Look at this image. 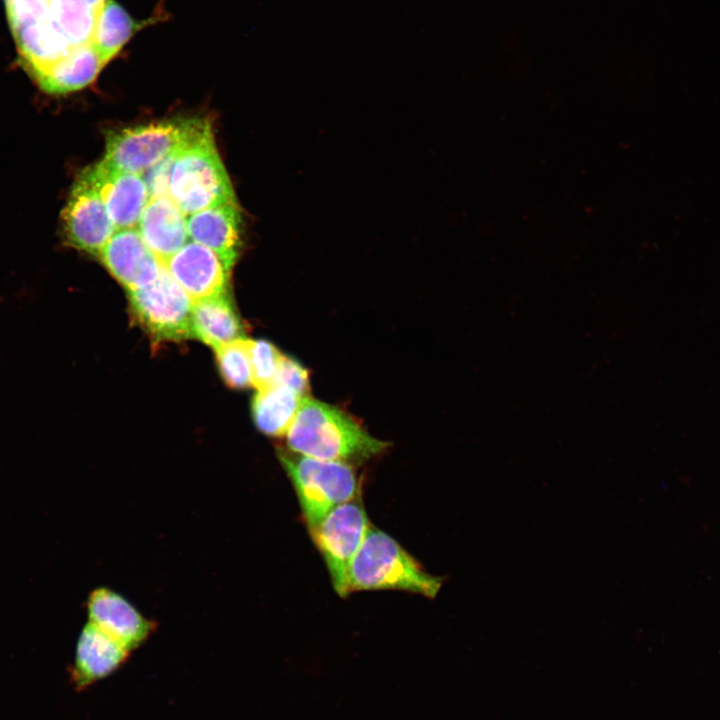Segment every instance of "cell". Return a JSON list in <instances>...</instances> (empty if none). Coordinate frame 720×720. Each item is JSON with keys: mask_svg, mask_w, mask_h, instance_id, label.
<instances>
[{"mask_svg": "<svg viewBox=\"0 0 720 720\" xmlns=\"http://www.w3.org/2000/svg\"><path fill=\"white\" fill-rule=\"evenodd\" d=\"M286 436L292 452L350 465L382 453L389 445L339 408L310 396L302 400Z\"/></svg>", "mask_w": 720, "mask_h": 720, "instance_id": "6da1fadb", "label": "cell"}, {"mask_svg": "<svg viewBox=\"0 0 720 720\" xmlns=\"http://www.w3.org/2000/svg\"><path fill=\"white\" fill-rule=\"evenodd\" d=\"M445 581L428 573L395 539L369 528L347 574L345 596L357 591L402 590L434 599Z\"/></svg>", "mask_w": 720, "mask_h": 720, "instance_id": "7a4b0ae2", "label": "cell"}, {"mask_svg": "<svg viewBox=\"0 0 720 720\" xmlns=\"http://www.w3.org/2000/svg\"><path fill=\"white\" fill-rule=\"evenodd\" d=\"M169 198L187 216L236 199L217 151L212 127L176 153L169 180Z\"/></svg>", "mask_w": 720, "mask_h": 720, "instance_id": "3957f363", "label": "cell"}, {"mask_svg": "<svg viewBox=\"0 0 720 720\" xmlns=\"http://www.w3.org/2000/svg\"><path fill=\"white\" fill-rule=\"evenodd\" d=\"M211 127L201 118H181L111 130L106 134L107 165L143 175Z\"/></svg>", "mask_w": 720, "mask_h": 720, "instance_id": "277c9868", "label": "cell"}, {"mask_svg": "<svg viewBox=\"0 0 720 720\" xmlns=\"http://www.w3.org/2000/svg\"><path fill=\"white\" fill-rule=\"evenodd\" d=\"M277 457L293 484L308 529L357 496L356 472L348 463L307 457L280 447Z\"/></svg>", "mask_w": 720, "mask_h": 720, "instance_id": "5b68a950", "label": "cell"}, {"mask_svg": "<svg viewBox=\"0 0 720 720\" xmlns=\"http://www.w3.org/2000/svg\"><path fill=\"white\" fill-rule=\"evenodd\" d=\"M136 322L157 341H180L193 337V300L163 267L150 285L128 291Z\"/></svg>", "mask_w": 720, "mask_h": 720, "instance_id": "8992f818", "label": "cell"}, {"mask_svg": "<svg viewBox=\"0 0 720 720\" xmlns=\"http://www.w3.org/2000/svg\"><path fill=\"white\" fill-rule=\"evenodd\" d=\"M370 523L359 498L345 502L309 529L330 574L335 591L345 597L349 567L360 549Z\"/></svg>", "mask_w": 720, "mask_h": 720, "instance_id": "52a82bcc", "label": "cell"}, {"mask_svg": "<svg viewBox=\"0 0 720 720\" xmlns=\"http://www.w3.org/2000/svg\"><path fill=\"white\" fill-rule=\"evenodd\" d=\"M97 189L80 173L62 213V231L72 247L98 257L116 231Z\"/></svg>", "mask_w": 720, "mask_h": 720, "instance_id": "ba28073f", "label": "cell"}, {"mask_svg": "<svg viewBox=\"0 0 720 720\" xmlns=\"http://www.w3.org/2000/svg\"><path fill=\"white\" fill-rule=\"evenodd\" d=\"M83 173L97 189L116 229L137 227L151 198L143 176L115 169L102 160Z\"/></svg>", "mask_w": 720, "mask_h": 720, "instance_id": "9c48e42d", "label": "cell"}, {"mask_svg": "<svg viewBox=\"0 0 720 720\" xmlns=\"http://www.w3.org/2000/svg\"><path fill=\"white\" fill-rule=\"evenodd\" d=\"M98 258L128 291L150 285L164 267L144 242L137 227L117 229Z\"/></svg>", "mask_w": 720, "mask_h": 720, "instance_id": "30bf717a", "label": "cell"}, {"mask_svg": "<svg viewBox=\"0 0 720 720\" xmlns=\"http://www.w3.org/2000/svg\"><path fill=\"white\" fill-rule=\"evenodd\" d=\"M164 266L193 302L227 294L230 270L199 243L188 241Z\"/></svg>", "mask_w": 720, "mask_h": 720, "instance_id": "8fae6325", "label": "cell"}, {"mask_svg": "<svg viewBox=\"0 0 720 720\" xmlns=\"http://www.w3.org/2000/svg\"><path fill=\"white\" fill-rule=\"evenodd\" d=\"M88 622L117 640L130 652L140 647L156 628V623L116 591L99 587L87 600Z\"/></svg>", "mask_w": 720, "mask_h": 720, "instance_id": "7c38bea8", "label": "cell"}, {"mask_svg": "<svg viewBox=\"0 0 720 720\" xmlns=\"http://www.w3.org/2000/svg\"><path fill=\"white\" fill-rule=\"evenodd\" d=\"M187 228L191 241L214 251L231 271L243 244V218L237 199L188 215Z\"/></svg>", "mask_w": 720, "mask_h": 720, "instance_id": "4fadbf2b", "label": "cell"}, {"mask_svg": "<svg viewBox=\"0 0 720 720\" xmlns=\"http://www.w3.org/2000/svg\"><path fill=\"white\" fill-rule=\"evenodd\" d=\"M130 651L117 640L87 623L77 640L70 671L72 686L83 691L116 672L128 659Z\"/></svg>", "mask_w": 720, "mask_h": 720, "instance_id": "5bb4252c", "label": "cell"}, {"mask_svg": "<svg viewBox=\"0 0 720 720\" xmlns=\"http://www.w3.org/2000/svg\"><path fill=\"white\" fill-rule=\"evenodd\" d=\"M137 228L163 264L189 241L187 215L169 197H151Z\"/></svg>", "mask_w": 720, "mask_h": 720, "instance_id": "9a60e30c", "label": "cell"}, {"mask_svg": "<svg viewBox=\"0 0 720 720\" xmlns=\"http://www.w3.org/2000/svg\"><path fill=\"white\" fill-rule=\"evenodd\" d=\"M105 66L92 43L76 46L32 78L48 94L74 92L91 84Z\"/></svg>", "mask_w": 720, "mask_h": 720, "instance_id": "2e32d148", "label": "cell"}, {"mask_svg": "<svg viewBox=\"0 0 720 720\" xmlns=\"http://www.w3.org/2000/svg\"><path fill=\"white\" fill-rule=\"evenodd\" d=\"M192 332L193 337L213 349L245 338L240 318L227 294L193 303Z\"/></svg>", "mask_w": 720, "mask_h": 720, "instance_id": "e0dca14e", "label": "cell"}, {"mask_svg": "<svg viewBox=\"0 0 720 720\" xmlns=\"http://www.w3.org/2000/svg\"><path fill=\"white\" fill-rule=\"evenodd\" d=\"M304 398L278 382L257 390L251 406L257 429L269 436L286 434Z\"/></svg>", "mask_w": 720, "mask_h": 720, "instance_id": "ac0fdd59", "label": "cell"}, {"mask_svg": "<svg viewBox=\"0 0 720 720\" xmlns=\"http://www.w3.org/2000/svg\"><path fill=\"white\" fill-rule=\"evenodd\" d=\"M142 26L115 0H106L96 15L91 43L106 65Z\"/></svg>", "mask_w": 720, "mask_h": 720, "instance_id": "d6986e66", "label": "cell"}, {"mask_svg": "<svg viewBox=\"0 0 720 720\" xmlns=\"http://www.w3.org/2000/svg\"><path fill=\"white\" fill-rule=\"evenodd\" d=\"M96 15L86 0H50L47 18L76 47L91 43Z\"/></svg>", "mask_w": 720, "mask_h": 720, "instance_id": "ffe728a7", "label": "cell"}, {"mask_svg": "<svg viewBox=\"0 0 720 720\" xmlns=\"http://www.w3.org/2000/svg\"><path fill=\"white\" fill-rule=\"evenodd\" d=\"M214 350L219 372L227 386L233 389L253 386L251 340L241 338Z\"/></svg>", "mask_w": 720, "mask_h": 720, "instance_id": "44dd1931", "label": "cell"}, {"mask_svg": "<svg viewBox=\"0 0 720 720\" xmlns=\"http://www.w3.org/2000/svg\"><path fill=\"white\" fill-rule=\"evenodd\" d=\"M283 354L266 340H251L253 386L257 390L271 386L276 381Z\"/></svg>", "mask_w": 720, "mask_h": 720, "instance_id": "7402d4cb", "label": "cell"}, {"mask_svg": "<svg viewBox=\"0 0 720 720\" xmlns=\"http://www.w3.org/2000/svg\"><path fill=\"white\" fill-rule=\"evenodd\" d=\"M12 34L47 18L50 0H3Z\"/></svg>", "mask_w": 720, "mask_h": 720, "instance_id": "603a6c76", "label": "cell"}, {"mask_svg": "<svg viewBox=\"0 0 720 720\" xmlns=\"http://www.w3.org/2000/svg\"><path fill=\"white\" fill-rule=\"evenodd\" d=\"M282 383L303 397L309 396L310 387L306 369L296 360L283 356L282 363L274 383Z\"/></svg>", "mask_w": 720, "mask_h": 720, "instance_id": "cb8c5ba5", "label": "cell"}, {"mask_svg": "<svg viewBox=\"0 0 720 720\" xmlns=\"http://www.w3.org/2000/svg\"><path fill=\"white\" fill-rule=\"evenodd\" d=\"M177 152L171 154L142 175L151 197H169L170 174Z\"/></svg>", "mask_w": 720, "mask_h": 720, "instance_id": "d4e9b609", "label": "cell"}, {"mask_svg": "<svg viewBox=\"0 0 720 720\" xmlns=\"http://www.w3.org/2000/svg\"><path fill=\"white\" fill-rule=\"evenodd\" d=\"M91 9L97 14L106 0H86Z\"/></svg>", "mask_w": 720, "mask_h": 720, "instance_id": "484cf974", "label": "cell"}]
</instances>
